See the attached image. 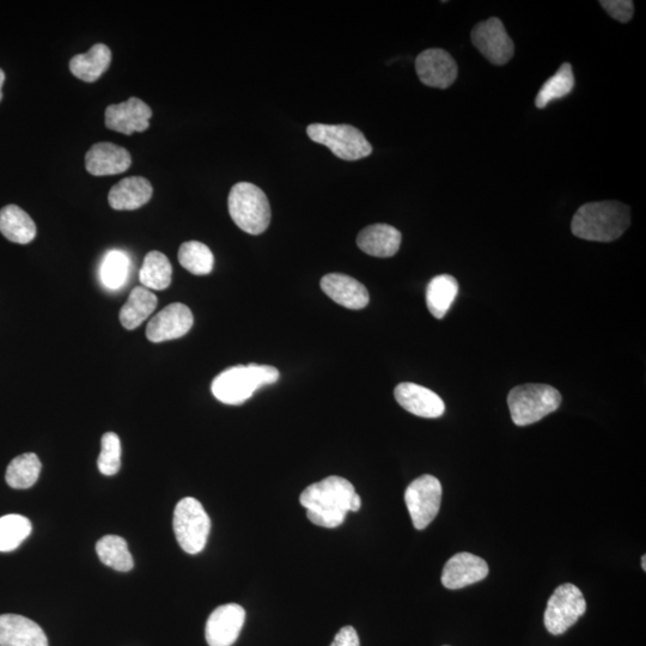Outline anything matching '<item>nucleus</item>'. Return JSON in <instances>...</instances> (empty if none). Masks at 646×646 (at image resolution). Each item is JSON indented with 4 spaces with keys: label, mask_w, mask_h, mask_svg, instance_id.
I'll list each match as a JSON object with an SVG mask.
<instances>
[{
    "label": "nucleus",
    "mask_w": 646,
    "mask_h": 646,
    "mask_svg": "<svg viewBox=\"0 0 646 646\" xmlns=\"http://www.w3.org/2000/svg\"><path fill=\"white\" fill-rule=\"evenodd\" d=\"M472 41L492 64L505 65L514 57V41L497 17L478 23L472 30Z\"/></svg>",
    "instance_id": "10"
},
{
    "label": "nucleus",
    "mask_w": 646,
    "mask_h": 646,
    "mask_svg": "<svg viewBox=\"0 0 646 646\" xmlns=\"http://www.w3.org/2000/svg\"><path fill=\"white\" fill-rule=\"evenodd\" d=\"M0 233L18 245H28L36 236V225L28 213L17 205L0 210Z\"/></svg>",
    "instance_id": "23"
},
{
    "label": "nucleus",
    "mask_w": 646,
    "mask_h": 646,
    "mask_svg": "<svg viewBox=\"0 0 646 646\" xmlns=\"http://www.w3.org/2000/svg\"><path fill=\"white\" fill-rule=\"evenodd\" d=\"M575 88V76L572 66L564 63L550 79L542 85L538 96L535 99V106L544 109L551 102L563 99Z\"/></svg>",
    "instance_id": "29"
},
{
    "label": "nucleus",
    "mask_w": 646,
    "mask_h": 646,
    "mask_svg": "<svg viewBox=\"0 0 646 646\" xmlns=\"http://www.w3.org/2000/svg\"><path fill=\"white\" fill-rule=\"evenodd\" d=\"M279 380V371L271 365H236L225 369L212 382V394L225 405H241L261 387Z\"/></svg>",
    "instance_id": "3"
},
{
    "label": "nucleus",
    "mask_w": 646,
    "mask_h": 646,
    "mask_svg": "<svg viewBox=\"0 0 646 646\" xmlns=\"http://www.w3.org/2000/svg\"><path fill=\"white\" fill-rule=\"evenodd\" d=\"M603 9L608 12V15L621 23L631 21L635 6L631 0H605L600 2Z\"/></svg>",
    "instance_id": "34"
},
{
    "label": "nucleus",
    "mask_w": 646,
    "mask_h": 646,
    "mask_svg": "<svg viewBox=\"0 0 646 646\" xmlns=\"http://www.w3.org/2000/svg\"><path fill=\"white\" fill-rule=\"evenodd\" d=\"M4 82H5V73L2 69H0V102H2L3 100L2 88H3Z\"/></svg>",
    "instance_id": "37"
},
{
    "label": "nucleus",
    "mask_w": 646,
    "mask_h": 646,
    "mask_svg": "<svg viewBox=\"0 0 646 646\" xmlns=\"http://www.w3.org/2000/svg\"><path fill=\"white\" fill-rule=\"evenodd\" d=\"M229 213L234 223L249 235H260L271 223V206L266 194L249 182H239L231 188Z\"/></svg>",
    "instance_id": "4"
},
{
    "label": "nucleus",
    "mask_w": 646,
    "mask_h": 646,
    "mask_svg": "<svg viewBox=\"0 0 646 646\" xmlns=\"http://www.w3.org/2000/svg\"><path fill=\"white\" fill-rule=\"evenodd\" d=\"M151 108L137 97H131L119 105L106 109L107 129L131 136L134 132H145L150 127Z\"/></svg>",
    "instance_id": "14"
},
{
    "label": "nucleus",
    "mask_w": 646,
    "mask_h": 646,
    "mask_svg": "<svg viewBox=\"0 0 646 646\" xmlns=\"http://www.w3.org/2000/svg\"><path fill=\"white\" fill-rule=\"evenodd\" d=\"M356 490L349 480L332 475L307 487L300 501L310 522L323 528H337L344 523Z\"/></svg>",
    "instance_id": "1"
},
{
    "label": "nucleus",
    "mask_w": 646,
    "mask_h": 646,
    "mask_svg": "<svg viewBox=\"0 0 646 646\" xmlns=\"http://www.w3.org/2000/svg\"><path fill=\"white\" fill-rule=\"evenodd\" d=\"M416 70L420 82L438 89L452 87L459 72L454 58L440 48L420 53L416 60Z\"/></svg>",
    "instance_id": "13"
},
{
    "label": "nucleus",
    "mask_w": 646,
    "mask_h": 646,
    "mask_svg": "<svg viewBox=\"0 0 646 646\" xmlns=\"http://www.w3.org/2000/svg\"><path fill=\"white\" fill-rule=\"evenodd\" d=\"M157 297L144 286H137L131 292L129 300L121 308L119 319L129 331L138 328L142 323L155 312L157 307Z\"/></svg>",
    "instance_id": "24"
},
{
    "label": "nucleus",
    "mask_w": 646,
    "mask_h": 646,
    "mask_svg": "<svg viewBox=\"0 0 646 646\" xmlns=\"http://www.w3.org/2000/svg\"><path fill=\"white\" fill-rule=\"evenodd\" d=\"M307 133L314 143L327 146L340 160L358 161L373 152L364 134L351 125L312 124Z\"/></svg>",
    "instance_id": "7"
},
{
    "label": "nucleus",
    "mask_w": 646,
    "mask_h": 646,
    "mask_svg": "<svg viewBox=\"0 0 646 646\" xmlns=\"http://www.w3.org/2000/svg\"><path fill=\"white\" fill-rule=\"evenodd\" d=\"M394 396L402 408L417 417L440 418L446 411V405L441 396L416 383H400L394 390Z\"/></svg>",
    "instance_id": "16"
},
{
    "label": "nucleus",
    "mask_w": 646,
    "mask_h": 646,
    "mask_svg": "<svg viewBox=\"0 0 646 646\" xmlns=\"http://www.w3.org/2000/svg\"><path fill=\"white\" fill-rule=\"evenodd\" d=\"M96 553L101 562L109 568L120 572H129L133 569L134 562L127 542L118 535L103 536L97 541Z\"/></svg>",
    "instance_id": "27"
},
{
    "label": "nucleus",
    "mask_w": 646,
    "mask_h": 646,
    "mask_svg": "<svg viewBox=\"0 0 646 646\" xmlns=\"http://www.w3.org/2000/svg\"><path fill=\"white\" fill-rule=\"evenodd\" d=\"M97 466H99V471L106 477H112V475L120 471L121 442L119 436L114 432H107V434L103 435L101 454L99 460H97Z\"/></svg>",
    "instance_id": "33"
},
{
    "label": "nucleus",
    "mask_w": 646,
    "mask_h": 646,
    "mask_svg": "<svg viewBox=\"0 0 646 646\" xmlns=\"http://www.w3.org/2000/svg\"><path fill=\"white\" fill-rule=\"evenodd\" d=\"M111 62V50L106 45L96 44L87 53L71 59L70 71L81 81L94 83L108 70Z\"/></svg>",
    "instance_id": "22"
},
{
    "label": "nucleus",
    "mask_w": 646,
    "mask_h": 646,
    "mask_svg": "<svg viewBox=\"0 0 646 646\" xmlns=\"http://www.w3.org/2000/svg\"><path fill=\"white\" fill-rule=\"evenodd\" d=\"M152 193V186L149 180L142 176H131L121 180L115 185L108 195L109 205L114 210L132 211L148 204Z\"/></svg>",
    "instance_id": "21"
},
{
    "label": "nucleus",
    "mask_w": 646,
    "mask_h": 646,
    "mask_svg": "<svg viewBox=\"0 0 646 646\" xmlns=\"http://www.w3.org/2000/svg\"><path fill=\"white\" fill-rule=\"evenodd\" d=\"M0 646H48L44 630L22 615H0Z\"/></svg>",
    "instance_id": "19"
},
{
    "label": "nucleus",
    "mask_w": 646,
    "mask_h": 646,
    "mask_svg": "<svg viewBox=\"0 0 646 646\" xmlns=\"http://www.w3.org/2000/svg\"><path fill=\"white\" fill-rule=\"evenodd\" d=\"M629 206L618 201H600L585 204L572 219V234L580 239L595 242L618 240L630 227Z\"/></svg>",
    "instance_id": "2"
},
{
    "label": "nucleus",
    "mask_w": 646,
    "mask_h": 646,
    "mask_svg": "<svg viewBox=\"0 0 646 646\" xmlns=\"http://www.w3.org/2000/svg\"><path fill=\"white\" fill-rule=\"evenodd\" d=\"M179 261L182 267L195 276H206L215 266L211 249L198 241L185 242L180 247Z\"/></svg>",
    "instance_id": "31"
},
{
    "label": "nucleus",
    "mask_w": 646,
    "mask_h": 646,
    "mask_svg": "<svg viewBox=\"0 0 646 646\" xmlns=\"http://www.w3.org/2000/svg\"><path fill=\"white\" fill-rule=\"evenodd\" d=\"M176 540L188 554L204 550L211 530V520L197 499L186 497L176 505L173 520Z\"/></svg>",
    "instance_id": "6"
},
{
    "label": "nucleus",
    "mask_w": 646,
    "mask_h": 646,
    "mask_svg": "<svg viewBox=\"0 0 646 646\" xmlns=\"http://www.w3.org/2000/svg\"><path fill=\"white\" fill-rule=\"evenodd\" d=\"M193 322L191 309L185 304H169L150 320L146 327V338L151 343L179 339L191 331Z\"/></svg>",
    "instance_id": "11"
},
{
    "label": "nucleus",
    "mask_w": 646,
    "mask_h": 646,
    "mask_svg": "<svg viewBox=\"0 0 646 646\" xmlns=\"http://www.w3.org/2000/svg\"><path fill=\"white\" fill-rule=\"evenodd\" d=\"M361 507H362V499L361 497H359L358 493L356 492L351 499L350 511H352V513H357V511H359Z\"/></svg>",
    "instance_id": "36"
},
{
    "label": "nucleus",
    "mask_w": 646,
    "mask_h": 646,
    "mask_svg": "<svg viewBox=\"0 0 646 646\" xmlns=\"http://www.w3.org/2000/svg\"><path fill=\"white\" fill-rule=\"evenodd\" d=\"M41 462L33 453L15 457L6 469L5 480L12 489L26 490L35 485L41 473Z\"/></svg>",
    "instance_id": "28"
},
{
    "label": "nucleus",
    "mask_w": 646,
    "mask_h": 646,
    "mask_svg": "<svg viewBox=\"0 0 646 646\" xmlns=\"http://www.w3.org/2000/svg\"><path fill=\"white\" fill-rule=\"evenodd\" d=\"M402 235L392 225L374 224L363 229L357 245L365 254L375 258H392L399 252Z\"/></svg>",
    "instance_id": "20"
},
{
    "label": "nucleus",
    "mask_w": 646,
    "mask_h": 646,
    "mask_svg": "<svg viewBox=\"0 0 646 646\" xmlns=\"http://www.w3.org/2000/svg\"><path fill=\"white\" fill-rule=\"evenodd\" d=\"M405 502L414 528L425 529L435 520L441 509V481L434 475H422L407 487Z\"/></svg>",
    "instance_id": "9"
},
{
    "label": "nucleus",
    "mask_w": 646,
    "mask_h": 646,
    "mask_svg": "<svg viewBox=\"0 0 646 646\" xmlns=\"http://www.w3.org/2000/svg\"><path fill=\"white\" fill-rule=\"evenodd\" d=\"M587 611V602L580 588L571 583L560 585L548 600L545 611V626L554 636L563 635L574 626Z\"/></svg>",
    "instance_id": "8"
},
{
    "label": "nucleus",
    "mask_w": 646,
    "mask_h": 646,
    "mask_svg": "<svg viewBox=\"0 0 646 646\" xmlns=\"http://www.w3.org/2000/svg\"><path fill=\"white\" fill-rule=\"evenodd\" d=\"M487 576L489 565L483 558L462 552L455 554L444 566L442 583L447 589L457 590L484 581Z\"/></svg>",
    "instance_id": "15"
},
{
    "label": "nucleus",
    "mask_w": 646,
    "mask_h": 646,
    "mask_svg": "<svg viewBox=\"0 0 646 646\" xmlns=\"http://www.w3.org/2000/svg\"><path fill=\"white\" fill-rule=\"evenodd\" d=\"M645 560H646V556H643V558H642V564H643V570H644V571L646 570Z\"/></svg>",
    "instance_id": "38"
},
{
    "label": "nucleus",
    "mask_w": 646,
    "mask_h": 646,
    "mask_svg": "<svg viewBox=\"0 0 646 646\" xmlns=\"http://www.w3.org/2000/svg\"><path fill=\"white\" fill-rule=\"evenodd\" d=\"M446 646H449V645H446Z\"/></svg>",
    "instance_id": "39"
},
{
    "label": "nucleus",
    "mask_w": 646,
    "mask_h": 646,
    "mask_svg": "<svg viewBox=\"0 0 646 646\" xmlns=\"http://www.w3.org/2000/svg\"><path fill=\"white\" fill-rule=\"evenodd\" d=\"M173 267L161 252L146 255L139 271V280L149 290H166L172 284Z\"/></svg>",
    "instance_id": "26"
},
{
    "label": "nucleus",
    "mask_w": 646,
    "mask_h": 646,
    "mask_svg": "<svg viewBox=\"0 0 646 646\" xmlns=\"http://www.w3.org/2000/svg\"><path fill=\"white\" fill-rule=\"evenodd\" d=\"M130 258L121 251H111L103 258L100 268V278L109 290L123 288L129 278Z\"/></svg>",
    "instance_id": "32"
},
{
    "label": "nucleus",
    "mask_w": 646,
    "mask_h": 646,
    "mask_svg": "<svg viewBox=\"0 0 646 646\" xmlns=\"http://www.w3.org/2000/svg\"><path fill=\"white\" fill-rule=\"evenodd\" d=\"M331 646H361V643L357 631L352 626H346L338 632Z\"/></svg>",
    "instance_id": "35"
},
{
    "label": "nucleus",
    "mask_w": 646,
    "mask_h": 646,
    "mask_svg": "<svg viewBox=\"0 0 646 646\" xmlns=\"http://www.w3.org/2000/svg\"><path fill=\"white\" fill-rule=\"evenodd\" d=\"M321 289L331 300L347 309H363L370 301L367 288L346 274H327L321 279Z\"/></svg>",
    "instance_id": "17"
},
{
    "label": "nucleus",
    "mask_w": 646,
    "mask_h": 646,
    "mask_svg": "<svg viewBox=\"0 0 646 646\" xmlns=\"http://www.w3.org/2000/svg\"><path fill=\"white\" fill-rule=\"evenodd\" d=\"M459 294V283L449 274H440L430 280L426 289V304L436 319H443Z\"/></svg>",
    "instance_id": "25"
},
{
    "label": "nucleus",
    "mask_w": 646,
    "mask_h": 646,
    "mask_svg": "<svg viewBox=\"0 0 646 646\" xmlns=\"http://www.w3.org/2000/svg\"><path fill=\"white\" fill-rule=\"evenodd\" d=\"M246 611L236 603L215 609L207 619L205 637L210 646H231L239 638L245 625Z\"/></svg>",
    "instance_id": "12"
},
{
    "label": "nucleus",
    "mask_w": 646,
    "mask_h": 646,
    "mask_svg": "<svg viewBox=\"0 0 646 646\" xmlns=\"http://www.w3.org/2000/svg\"><path fill=\"white\" fill-rule=\"evenodd\" d=\"M131 164L130 152L113 143L95 144L85 155V168L94 176L125 173Z\"/></svg>",
    "instance_id": "18"
},
{
    "label": "nucleus",
    "mask_w": 646,
    "mask_h": 646,
    "mask_svg": "<svg viewBox=\"0 0 646 646\" xmlns=\"http://www.w3.org/2000/svg\"><path fill=\"white\" fill-rule=\"evenodd\" d=\"M562 404V394L547 385H523L511 389L508 405L511 418L517 426L540 422L542 418L556 412Z\"/></svg>",
    "instance_id": "5"
},
{
    "label": "nucleus",
    "mask_w": 646,
    "mask_h": 646,
    "mask_svg": "<svg viewBox=\"0 0 646 646\" xmlns=\"http://www.w3.org/2000/svg\"><path fill=\"white\" fill-rule=\"evenodd\" d=\"M32 522L22 515L0 517V552H12L32 534Z\"/></svg>",
    "instance_id": "30"
}]
</instances>
